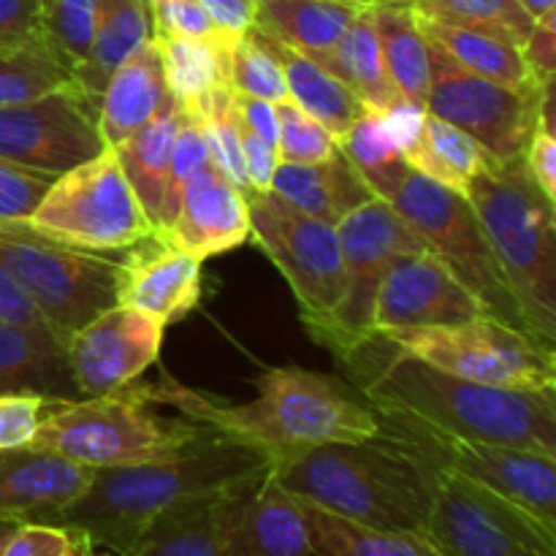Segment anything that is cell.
<instances>
[{
	"instance_id": "cell-1",
	"label": "cell",
	"mask_w": 556,
	"mask_h": 556,
	"mask_svg": "<svg viewBox=\"0 0 556 556\" xmlns=\"http://www.w3.org/2000/svg\"><path fill=\"white\" fill-rule=\"evenodd\" d=\"M351 383L383 413L438 432L556 456V391H514L434 369L380 334L340 353Z\"/></svg>"
},
{
	"instance_id": "cell-2",
	"label": "cell",
	"mask_w": 556,
	"mask_h": 556,
	"mask_svg": "<svg viewBox=\"0 0 556 556\" xmlns=\"http://www.w3.org/2000/svg\"><path fill=\"white\" fill-rule=\"evenodd\" d=\"M150 405H168L206 429L261 448L269 459L324 443H364L383 434L375 405L337 375L302 367L269 369L258 380L253 402H228L188 389L163 375L161 383H144Z\"/></svg>"
},
{
	"instance_id": "cell-3",
	"label": "cell",
	"mask_w": 556,
	"mask_h": 556,
	"mask_svg": "<svg viewBox=\"0 0 556 556\" xmlns=\"http://www.w3.org/2000/svg\"><path fill=\"white\" fill-rule=\"evenodd\" d=\"M261 448L210 432L177 456L144 465L101 467L90 489L49 525L81 532L101 552L128 556L157 514L185 497L237 486L269 470Z\"/></svg>"
},
{
	"instance_id": "cell-4",
	"label": "cell",
	"mask_w": 556,
	"mask_h": 556,
	"mask_svg": "<svg viewBox=\"0 0 556 556\" xmlns=\"http://www.w3.org/2000/svg\"><path fill=\"white\" fill-rule=\"evenodd\" d=\"M271 478L293 497L375 530L424 535L432 505V467L383 424L364 443H324L280 454Z\"/></svg>"
},
{
	"instance_id": "cell-5",
	"label": "cell",
	"mask_w": 556,
	"mask_h": 556,
	"mask_svg": "<svg viewBox=\"0 0 556 556\" xmlns=\"http://www.w3.org/2000/svg\"><path fill=\"white\" fill-rule=\"evenodd\" d=\"M527 331L556 342V226L554 201L541 193L525 163H492L465 190Z\"/></svg>"
},
{
	"instance_id": "cell-6",
	"label": "cell",
	"mask_w": 556,
	"mask_h": 556,
	"mask_svg": "<svg viewBox=\"0 0 556 556\" xmlns=\"http://www.w3.org/2000/svg\"><path fill=\"white\" fill-rule=\"evenodd\" d=\"M364 179L372 193L389 201L396 215L421 237L427 250H432L481 299L494 320L527 331L519 304L505 282L467 195L424 177L421 172L407 166L405 157L364 174Z\"/></svg>"
},
{
	"instance_id": "cell-7",
	"label": "cell",
	"mask_w": 556,
	"mask_h": 556,
	"mask_svg": "<svg viewBox=\"0 0 556 556\" xmlns=\"http://www.w3.org/2000/svg\"><path fill=\"white\" fill-rule=\"evenodd\" d=\"M206 432L210 429L190 418L152 413L141 386L130 383L114 394L52 402L33 434L30 448L54 451L101 470L168 459Z\"/></svg>"
},
{
	"instance_id": "cell-8",
	"label": "cell",
	"mask_w": 556,
	"mask_h": 556,
	"mask_svg": "<svg viewBox=\"0 0 556 556\" xmlns=\"http://www.w3.org/2000/svg\"><path fill=\"white\" fill-rule=\"evenodd\" d=\"M378 334L396 351L456 378L514 391H556L554 348L489 315Z\"/></svg>"
},
{
	"instance_id": "cell-9",
	"label": "cell",
	"mask_w": 556,
	"mask_h": 556,
	"mask_svg": "<svg viewBox=\"0 0 556 556\" xmlns=\"http://www.w3.org/2000/svg\"><path fill=\"white\" fill-rule=\"evenodd\" d=\"M22 226L92 253H123L155 231L114 150L54 177Z\"/></svg>"
},
{
	"instance_id": "cell-10",
	"label": "cell",
	"mask_w": 556,
	"mask_h": 556,
	"mask_svg": "<svg viewBox=\"0 0 556 556\" xmlns=\"http://www.w3.org/2000/svg\"><path fill=\"white\" fill-rule=\"evenodd\" d=\"M0 264L36 302L60 340L114 307L117 258L68 248L22 223L0 226Z\"/></svg>"
},
{
	"instance_id": "cell-11",
	"label": "cell",
	"mask_w": 556,
	"mask_h": 556,
	"mask_svg": "<svg viewBox=\"0 0 556 556\" xmlns=\"http://www.w3.org/2000/svg\"><path fill=\"white\" fill-rule=\"evenodd\" d=\"M546 87L535 79L503 85L470 74L432 43V79L424 112L470 136L492 163H519L541 123Z\"/></svg>"
},
{
	"instance_id": "cell-12",
	"label": "cell",
	"mask_w": 556,
	"mask_h": 556,
	"mask_svg": "<svg viewBox=\"0 0 556 556\" xmlns=\"http://www.w3.org/2000/svg\"><path fill=\"white\" fill-rule=\"evenodd\" d=\"M337 237L345 269V291L334 313L307 331L318 345L340 356L372 337L375 296L394 261L424 250L427 244L380 195L348 212L337 223Z\"/></svg>"
},
{
	"instance_id": "cell-13",
	"label": "cell",
	"mask_w": 556,
	"mask_h": 556,
	"mask_svg": "<svg viewBox=\"0 0 556 556\" xmlns=\"http://www.w3.org/2000/svg\"><path fill=\"white\" fill-rule=\"evenodd\" d=\"M429 467L432 505L424 538L440 556H556V530L459 472Z\"/></svg>"
},
{
	"instance_id": "cell-14",
	"label": "cell",
	"mask_w": 556,
	"mask_h": 556,
	"mask_svg": "<svg viewBox=\"0 0 556 556\" xmlns=\"http://www.w3.org/2000/svg\"><path fill=\"white\" fill-rule=\"evenodd\" d=\"M378 416L386 429L407 448L416 451L424 462L470 478L478 486L519 505L548 530H556V456L516 445L454 438L410 421L400 413L378 410Z\"/></svg>"
},
{
	"instance_id": "cell-15",
	"label": "cell",
	"mask_w": 556,
	"mask_h": 556,
	"mask_svg": "<svg viewBox=\"0 0 556 556\" xmlns=\"http://www.w3.org/2000/svg\"><path fill=\"white\" fill-rule=\"evenodd\" d=\"M250 239L280 269L299 302L304 329L324 324L345 291L337 226L293 210L275 193H250Z\"/></svg>"
},
{
	"instance_id": "cell-16",
	"label": "cell",
	"mask_w": 556,
	"mask_h": 556,
	"mask_svg": "<svg viewBox=\"0 0 556 556\" xmlns=\"http://www.w3.org/2000/svg\"><path fill=\"white\" fill-rule=\"evenodd\" d=\"M106 150L98 101L76 81L47 96L0 106V157L60 177Z\"/></svg>"
},
{
	"instance_id": "cell-17",
	"label": "cell",
	"mask_w": 556,
	"mask_h": 556,
	"mask_svg": "<svg viewBox=\"0 0 556 556\" xmlns=\"http://www.w3.org/2000/svg\"><path fill=\"white\" fill-rule=\"evenodd\" d=\"M166 326L130 307L103 309L65 340V358L81 396H103L136 383L161 356Z\"/></svg>"
},
{
	"instance_id": "cell-18",
	"label": "cell",
	"mask_w": 556,
	"mask_h": 556,
	"mask_svg": "<svg viewBox=\"0 0 556 556\" xmlns=\"http://www.w3.org/2000/svg\"><path fill=\"white\" fill-rule=\"evenodd\" d=\"M481 315H489L481 299L432 250L424 248L396 258L380 282L372 307V334L410 326L459 324Z\"/></svg>"
},
{
	"instance_id": "cell-19",
	"label": "cell",
	"mask_w": 556,
	"mask_h": 556,
	"mask_svg": "<svg viewBox=\"0 0 556 556\" xmlns=\"http://www.w3.org/2000/svg\"><path fill=\"white\" fill-rule=\"evenodd\" d=\"M220 556H313L302 505L269 470L228 489Z\"/></svg>"
},
{
	"instance_id": "cell-20",
	"label": "cell",
	"mask_w": 556,
	"mask_h": 556,
	"mask_svg": "<svg viewBox=\"0 0 556 556\" xmlns=\"http://www.w3.org/2000/svg\"><path fill=\"white\" fill-rule=\"evenodd\" d=\"M114 277V304L152 315L163 326L199 307L201 261L172 248L157 231L123 250Z\"/></svg>"
},
{
	"instance_id": "cell-21",
	"label": "cell",
	"mask_w": 556,
	"mask_h": 556,
	"mask_svg": "<svg viewBox=\"0 0 556 556\" xmlns=\"http://www.w3.org/2000/svg\"><path fill=\"white\" fill-rule=\"evenodd\" d=\"M157 233L172 248L199 261L242 248L250 239L248 193H242L220 168L206 163L185 188L172 226Z\"/></svg>"
},
{
	"instance_id": "cell-22",
	"label": "cell",
	"mask_w": 556,
	"mask_h": 556,
	"mask_svg": "<svg viewBox=\"0 0 556 556\" xmlns=\"http://www.w3.org/2000/svg\"><path fill=\"white\" fill-rule=\"evenodd\" d=\"M92 467L41 448L0 454V516L49 525L90 489Z\"/></svg>"
},
{
	"instance_id": "cell-23",
	"label": "cell",
	"mask_w": 556,
	"mask_h": 556,
	"mask_svg": "<svg viewBox=\"0 0 556 556\" xmlns=\"http://www.w3.org/2000/svg\"><path fill=\"white\" fill-rule=\"evenodd\" d=\"M172 98L163 71V52L157 38L136 49L103 87L98 98V128L106 150L123 144L130 134L150 123L157 109Z\"/></svg>"
},
{
	"instance_id": "cell-24",
	"label": "cell",
	"mask_w": 556,
	"mask_h": 556,
	"mask_svg": "<svg viewBox=\"0 0 556 556\" xmlns=\"http://www.w3.org/2000/svg\"><path fill=\"white\" fill-rule=\"evenodd\" d=\"M271 193L293 210L331 226H337L364 201L375 199L367 179L342 155L340 147L320 163H280L271 179Z\"/></svg>"
},
{
	"instance_id": "cell-25",
	"label": "cell",
	"mask_w": 556,
	"mask_h": 556,
	"mask_svg": "<svg viewBox=\"0 0 556 556\" xmlns=\"http://www.w3.org/2000/svg\"><path fill=\"white\" fill-rule=\"evenodd\" d=\"M0 394L81 400L65 358V342L52 329L0 324Z\"/></svg>"
},
{
	"instance_id": "cell-26",
	"label": "cell",
	"mask_w": 556,
	"mask_h": 556,
	"mask_svg": "<svg viewBox=\"0 0 556 556\" xmlns=\"http://www.w3.org/2000/svg\"><path fill=\"white\" fill-rule=\"evenodd\" d=\"M302 54L318 63L326 74L340 79L353 96L362 98L364 106L391 109L405 101L396 92V87L391 85L389 74H386L383 54H380L378 33H375L372 22V3L358 11V16L342 33L340 41L331 43L329 49H320V52Z\"/></svg>"
},
{
	"instance_id": "cell-27",
	"label": "cell",
	"mask_w": 556,
	"mask_h": 556,
	"mask_svg": "<svg viewBox=\"0 0 556 556\" xmlns=\"http://www.w3.org/2000/svg\"><path fill=\"white\" fill-rule=\"evenodd\" d=\"M152 38L155 33L147 0H98L96 36L87 58L74 71V81L98 101L109 76Z\"/></svg>"
},
{
	"instance_id": "cell-28",
	"label": "cell",
	"mask_w": 556,
	"mask_h": 556,
	"mask_svg": "<svg viewBox=\"0 0 556 556\" xmlns=\"http://www.w3.org/2000/svg\"><path fill=\"white\" fill-rule=\"evenodd\" d=\"M228 489L168 505L150 521L128 556H220V519Z\"/></svg>"
},
{
	"instance_id": "cell-29",
	"label": "cell",
	"mask_w": 556,
	"mask_h": 556,
	"mask_svg": "<svg viewBox=\"0 0 556 556\" xmlns=\"http://www.w3.org/2000/svg\"><path fill=\"white\" fill-rule=\"evenodd\" d=\"M185 117V106L174 98H168L150 123L141 125L136 134H130L123 144L114 147L119 166L139 199L141 210L150 217V223L157 231L161 220V201H163V182H166L168 161H172L174 139H177L179 123Z\"/></svg>"
},
{
	"instance_id": "cell-30",
	"label": "cell",
	"mask_w": 556,
	"mask_h": 556,
	"mask_svg": "<svg viewBox=\"0 0 556 556\" xmlns=\"http://www.w3.org/2000/svg\"><path fill=\"white\" fill-rule=\"evenodd\" d=\"M372 22L391 85L405 101L424 109L432 79V41L418 25L416 11L405 3H372Z\"/></svg>"
},
{
	"instance_id": "cell-31",
	"label": "cell",
	"mask_w": 556,
	"mask_h": 556,
	"mask_svg": "<svg viewBox=\"0 0 556 556\" xmlns=\"http://www.w3.org/2000/svg\"><path fill=\"white\" fill-rule=\"evenodd\" d=\"M364 5L353 0H258L253 25L299 52H320L340 41Z\"/></svg>"
},
{
	"instance_id": "cell-32",
	"label": "cell",
	"mask_w": 556,
	"mask_h": 556,
	"mask_svg": "<svg viewBox=\"0 0 556 556\" xmlns=\"http://www.w3.org/2000/svg\"><path fill=\"white\" fill-rule=\"evenodd\" d=\"M299 500V497H296ZM313 556H440L424 535L375 530L299 500Z\"/></svg>"
},
{
	"instance_id": "cell-33",
	"label": "cell",
	"mask_w": 556,
	"mask_h": 556,
	"mask_svg": "<svg viewBox=\"0 0 556 556\" xmlns=\"http://www.w3.org/2000/svg\"><path fill=\"white\" fill-rule=\"evenodd\" d=\"M277 58H280L282 74H286L288 101L296 103L299 109L318 119L326 130H331L334 139H340L358 114L364 112L362 98L353 96L340 79L326 74L318 63L302 54L299 49L288 47V43L277 41Z\"/></svg>"
},
{
	"instance_id": "cell-34",
	"label": "cell",
	"mask_w": 556,
	"mask_h": 556,
	"mask_svg": "<svg viewBox=\"0 0 556 556\" xmlns=\"http://www.w3.org/2000/svg\"><path fill=\"white\" fill-rule=\"evenodd\" d=\"M407 166L421 172L424 177L445 185L465 195L467 185L489 163L486 152L476 144L467 134L454 125L443 123L434 114L424 112L421 125L410 144L402 150Z\"/></svg>"
},
{
	"instance_id": "cell-35",
	"label": "cell",
	"mask_w": 556,
	"mask_h": 556,
	"mask_svg": "<svg viewBox=\"0 0 556 556\" xmlns=\"http://www.w3.org/2000/svg\"><path fill=\"white\" fill-rule=\"evenodd\" d=\"M237 38L239 33L228 30H217L215 36L206 38H157L166 85L174 101L188 106L201 92L217 85H228Z\"/></svg>"
},
{
	"instance_id": "cell-36",
	"label": "cell",
	"mask_w": 556,
	"mask_h": 556,
	"mask_svg": "<svg viewBox=\"0 0 556 556\" xmlns=\"http://www.w3.org/2000/svg\"><path fill=\"white\" fill-rule=\"evenodd\" d=\"M416 16L429 41L440 52L448 54L459 68L478 76H486V79L503 81V85H521V81L532 79L530 71H527L521 47H516V43L497 36H489V33L481 30H470V27L448 25V22L429 20V16L421 14Z\"/></svg>"
},
{
	"instance_id": "cell-37",
	"label": "cell",
	"mask_w": 556,
	"mask_h": 556,
	"mask_svg": "<svg viewBox=\"0 0 556 556\" xmlns=\"http://www.w3.org/2000/svg\"><path fill=\"white\" fill-rule=\"evenodd\" d=\"M68 81H74V74L47 41L0 49V106L47 96Z\"/></svg>"
},
{
	"instance_id": "cell-38",
	"label": "cell",
	"mask_w": 556,
	"mask_h": 556,
	"mask_svg": "<svg viewBox=\"0 0 556 556\" xmlns=\"http://www.w3.org/2000/svg\"><path fill=\"white\" fill-rule=\"evenodd\" d=\"M413 9L429 20L489 33L516 47H521L535 27V20L521 9L519 0H418Z\"/></svg>"
},
{
	"instance_id": "cell-39",
	"label": "cell",
	"mask_w": 556,
	"mask_h": 556,
	"mask_svg": "<svg viewBox=\"0 0 556 556\" xmlns=\"http://www.w3.org/2000/svg\"><path fill=\"white\" fill-rule=\"evenodd\" d=\"M228 85L242 96L264 98L271 103L288 101L286 74H282L280 58H277L275 38L266 36L255 25L239 33L237 43H233Z\"/></svg>"
},
{
	"instance_id": "cell-40",
	"label": "cell",
	"mask_w": 556,
	"mask_h": 556,
	"mask_svg": "<svg viewBox=\"0 0 556 556\" xmlns=\"http://www.w3.org/2000/svg\"><path fill=\"white\" fill-rule=\"evenodd\" d=\"M41 30L60 63L74 74L90 52L98 22V0H38Z\"/></svg>"
},
{
	"instance_id": "cell-41",
	"label": "cell",
	"mask_w": 556,
	"mask_h": 556,
	"mask_svg": "<svg viewBox=\"0 0 556 556\" xmlns=\"http://www.w3.org/2000/svg\"><path fill=\"white\" fill-rule=\"evenodd\" d=\"M210 163V152H206L204 130L193 114L185 109V117L179 123L177 139H174L172 161H168L166 182H163V201H161V220H157V231H166L172 220L177 217L179 201H182L185 188L190 179Z\"/></svg>"
},
{
	"instance_id": "cell-42",
	"label": "cell",
	"mask_w": 556,
	"mask_h": 556,
	"mask_svg": "<svg viewBox=\"0 0 556 556\" xmlns=\"http://www.w3.org/2000/svg\"><path fill=\"white\" fill-rule=\"evenodd\" d=\"M277 106V123H280V139H277V155L280 163H320L334 155L337 139L331 130L293 101H280Z\"/></svg>"
},
{
	"instance_id": "cell-43",
	"label": "cell",
	"mask_w": 556,
	"mask_h": 556,
	"mask_svg": "<svg viewBox=\"0 0 556 556\" xmlns=\"http://www.w3.org/2000/svg\"><path fill=\"white\" fill-rule=\"evenodd\" d=\"M337 147H340L342 155L358 168L362 177L375 172V168L386 166V163L396 161V157H402L383 109L372 106H364V112L358 114L356 123L337 139Z\"/></svg>"
},
{
	"instance_id": "cell-44",
	"label": "cell",
	"mask_w": 556,
	"mask_h": 556,
	"mask_svg": "<svg viewBox=\"0 0 556 556\" xmlns=\"http://www.w3.org/2000/svg\"><path fill=\"white\" fill-rule=\"evenodd\" d=\"M52 182V174L25 168L0 157V226L25 223Z\"/></svg>"
},
{
	"instance_id": "cell-45",
	"label": "cell",
	"mask_w": 556,
	"mask_h": 556,
	"mask_svg": "<svg viewBox=\"0 0 556 556\" xmlns=\"http://www.w3.org/2000/svg\"><path fill=\"white\" fill-rule=\"evenodd\" d=\"M52 402L58 400L38 394H0V454L30 445L41 416Z\"/></svg>"
},
{
	"instance_id": "cell-46",
	"label": "cell",
	"mask_w": 556,
	"mask_h": 556,
	"mask_svg": "<svg viewBox=\"0 0 556 556\" xmlns=\"http://www.w3.org/2000/svg\"><path fill=\"white\" fill-rule=\"evenodd\" d=\"M150 11L155 38H206L220 30L201 0H155Z\"/></svg>"
},
{
	"instance_id": "cell-47",
	"label": "cell",
	"mask_w": 556,
	"mask_h": 556,
	"mask_svg": "<svg viewBox=\"0 0 556 556\" xmlns=\"http://www.w3.org/2000/svg\"><path fill=\"white\" fill-rule=\"evenodd\" d=\"M76 543V532L41 521H20L5 543L3 556H65Z\"/></svg>"
},
{
	"instance_id": "cell-48",
	"label": "cell",
	"mask_w": 556,
	"mask_h": 556,
	"mask_svg": "<svg viewBox=\"0 0 556 556\" xmlns=\"http://www.w3.org/2000/svg\"><path fill=\"white\" fill-rule=\"evenodd\" d=\"M527 71L538 85H552L556 76V11L541 16L521 43Z\"/></svg>"
},
{
	"instance_id": "cell-49",
	"label": "cell",
	"mask_w": 556,
	"mask_h": 556,
	"mask_svg": "<svg viewBox=\"0 0 556 556\" xmlns=\"http://www.w3.org/2000/svg\"><path fill=\"white\" fill-rule=\"evenodd\" d=\"M47 41L41 30L38 0H0V49Z\"/></svg>"
},
{
	"instance_id": "cell-50",
	"label": "cell",
	"mask_w": 556,
	"mask_h": 556,
	"mask_svg": "<svg viewBox=\"0 0 556 556\" xmlns=\"http://www.w3.org/2000/svg\"><path fill=\"white\" fill-rule=\"evenodd\" d=\"M237 125H239V144H242L244 177H248L250 193H269L271 179H275L277 166H280V155H277L275 147L264 144L253 130L244 128L239 114H237Z\"/></svg>"
},
{
	"instance_id": "cell-51",
	"label": "cell",
	"mask_w": 556,
	"mask_h": 556,
	"mask_svg": "<svg viewBox=\"0 0 556 556\" xmlns=\"http://www.w3.org/2000/svg\"><path fill=\"white\" fill-rule=\"evenodd\" d=\"M0 324L27 326V329H52L41 309L36 307L25 288L11 277V271L0 264Z\"/></svg>"
},
{
	"instance_id": "cell-52",
	"label": "cell",
	"mask_w": 556,
	"mask_h": 556,
	"mask_svg": "<svg viewBox=\"0 0 556 556\" xmlns=\"http://www.w3.org/2000/svg\"><path fill=\"white\" fill-rule=\"evenodd\" d=\"M233 101H237V114L242 119L244 128L253 130L264 144L275 147L280 139V123H277V106L264 98L242 96V92H233Z\"/></svg>"
},
{
	"instance_id": "cell-53",
	"label": "cell",
	"mask_w": 556,
	"mask_h": 556,
	"mask_svg": "<svg viewBox=\"0 0 556 556\" xmlns=\"http://www.w3.org/2000/svg\"><path fill=\"white\" fill-rule=\"evenodd\" d=\"M201 3L220 30L244 33L253 25L258 0H201Z\"/></svg>"
},
{
	"instance_id": "cell-54",
	"label": "cell",
	"mask_w": 556,
	"mask_h": 556,
	"mask_svg": "<svg viewBox=\"0 0 556 556\" xmlns=\"http://www.w3.org/2000/svg\"><path fill=\"white\" fill-rule=\"evenodd\" d=\"M519 5L535 22L541 20V16H546V14H552V11H556V0H519Z\"/></svg>"
},
{
	"instance_id": "cell-55",
	"label": "cell",
	"mask_w": 556,
	"mask_h": 556,
	"mask_svg": "<svg viewBox=\"0 0 556 556\" xmlns=\"http://www.w3.org/2000/svg\"><path fill=\"white\" fill-rule=\"evenodd\" d=\"M96 554H98V548L92 546L90 538L81 535V532H76V543L71 546V552L65 556H96Z\"/></svg>"
},
{
	"instance_id": "cell-56",
	"label": "cell",
	"mask_w": 556,
	"mask_h": 556,
	"mask_svg": "<svg viewBox=\"0 0 556 556\" xmlns=\"http://www.w3.org/2000/svg\"><path fill=\"white\" fill-rule=\"evenodd\" d=\"M16 525H20V521L3 519V516H0V556H3V552H5V543H9V538L14 535Z\"/></svg>"
},
{
	"instance_id": "cell-57",
	"label": "cell",
	"mask_w": 556,
	"mask_h": 556,
	"mask_svg": "<svg viewBox=\"0 0 556 556\" xmlns=\"http://www.w3.org/2000/svg\"><path fill=\"white\" fill-rule=\"evenodd\" d=\"M372 3H405V5H416L418 0H372Z\"/></svg>"
},
{
	"instance_id": "cell-58",
	"label": "cell",
	"mask_w": 556,
	"mask_h": 556,
	"mask_svg": "<svg viewBox=\"0 0 556 556\" xmlns=\"http://www.w3.org/2000/svg\"><path fill=\"white\" fill-rule=\"evenodd\" d=\"M96 556H117V554H112V552H101V548H98V554Z\"/></svg>"
},
{
	"instance_id": "cell-59",
	"label": "cell",
	"mask_w": 556,
	"mask_h": 556,
	"mask_svg": "<svg viewBox=\"0 0 556 556\" xmlns=\"http://www.w3.org/2000/svg\"><path fill=\"white\" fill-rule=\"evenodd\" d=\"M353 3H372V0H353Z\"/></svg>"
},
{
	"instance_id": "cell-60",
	"label": "cell",
	"mask_w": 556,
	"mask_h": 556,
	"mask_svg": "<svg viewBox=\"0 0 556 556\" xmlns=\"http://www.w3.org/2000/svg\"><path fill=\"white\" fill-rule=\"evenodd\" d=\"M147 3H155V0H147Z\"/></svg>"
}]
</instances>
